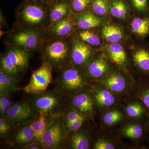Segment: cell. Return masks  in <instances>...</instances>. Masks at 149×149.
Returning <instances> with one entry per match:
<instances>
[{"instance_id": "6da1fadb", "label": "cell", "mask_w": 149, "mask_h": 149, "mask_svg": "<svg viewBox=\"0 0 149 149\" xmlns=\"http://www.w3.org/2000/svg\"><path fill=\"white\" fill-rule=\"evenodd\" d=\"M29 95L28 100L35 115L42 113L54 117L63 113L68 106V97L55 89Z\"/></svg>"}, {"instance_id": "7a4b0ae2", "label": "cell", "mask_w": 149, "mask_h": 149, "mask_svg": "<svg viewBox=\"0 0 149 149\" xmlns=\"http://www.w3.org/2000/svg\"><path fill=\"white\" fill-rule=\"evenodd\" d=\"M58 77L55 80L54 89L67 97L89 88L91 85L84 70L68 64L62 68Z\"/></svg>"}, {"instance_id": "3957f363", "label": "cell", "mask_w": 149, "mask_h": 149, "mask_svg": "<svg viewBox=\"0 0 149 149\" xmlns=\"http://www.w3.org/2000/svg\"><path fill=\"white\" fill-rule=\"evenodd\" d=\"M71 48L69 44L61 38L49 42L43 51L44 62L53 68L62 69L69 62Z\"/></svg>"}, {"instance_id": "277c9868", "label": "cell", "mask_w": 149, "mask_h": 149, "mask_svg": "<svg viewBox=\"0 0 149 149\" xmlns=\"http://www.w3.org/2000/svg\"><path fill=\"white\" fill-rule=\"evenodd\" d=\"M68 136L63 113L54 116L43 136L44 149L64 148Z\"/></svg>"}, {"instance_id": "5b68a950", "label": "cell", "mask_w": 149, "mask_h": 149, "mask_svg": "<svg viewBox=\"0 0 149 149\" xmlns=\"http://www.w3.org/2000/svg\"><path fill=\"white\" fill-rule=\"evenodd\" d=\"M49 6L35 0H24L20 6V20L29 28L36 29L45 21L47 7Z\"/></svg>"}, {"instance_id": "8992f818", "label": "cell", "mask_w": 149, "mask_h": 149, "mask_svg": "<svg viewBox=\"0 0 149 149\" xmlns=\"http://www.w3.org/2000/svg\"><path fill=\"white\" fill-rule=\"evenodd\" d=\"M52 69L49 64L43 62L41 66L33 71L29 83L21 90L28 95L45 92L52 80Z\"/></svg>"}, {"instance_id": "52a82bcc", "label": "cell", "mask_w": 149, "mask_h": 149, "mask_svg": "<svg viewBox=\"0 0 149 149\" xmlns=\"http://www.w3.org/2000/svg\"><path fill=\"white\" fill-rule=\"evenodd\" d=\"M68 106L77 111L87 120H94L96 108L90 87L68 97Z\"/></svg>"}, {"instance_id": "ba28073f", "label": "cell", "mask_w": 149, "mask_h": 149, "mask_svg": "<svg viewBox=\"0 0 149 149\" xmlns=\"http://www.w3.org/2000/svg\"><path fill=\"white\" fill-rule=\"evenodd\" d=\"M112 93L120 97L130 94L134 91L136 85L134 81L123 73L113 70L100 81Z\"/></svg>"}, {"instance_id": "9c48e42d", "label": "cell", "mask_w": 149, "mask_h": 149, "mask_svg": "<svg viewBox=\"0 0 149 149\" xmlns=\"http://www.w3.org/2000/svg\"><path fill=\"white\" fill-rule=\"evenodd\" d=\"M93 94L96 109L103 112L118 106L119 97L100 83H91L90 86Z\"/></svg>"}, {"instance_id": "30bf717a", "label": "cell", "mask_w": 149, "mask_h": 149, "mask_svg": "<svg viewBox=\"0 0 149 149\" xmlns=\"http://www.w3.org/2000/svg\"><path fill=\"white\" fill-rule=\"evenodd\" d=\"M112 63L107 56H94L84 70L91 84L99 83L110 74L113 70Z\"/></svg>"}, {"instance_id": "8fae6325", "label": "cell", "mask_w": 149, "mask_h": 149, "mask_svg": "<svg viewBox=\"0 0 149 149\" xmlns=\"http://www.w3.org/2000/svg\"><path fill=\"white\" fill-rule=\"evenodd\" d=\"M12 41L16 47L28 52L36 50L43 42L42 35L35 28H26L17 31L13 35Z\"/></svg>"}, {"instance_id": "7c38bea8", "label": "cell", "mask_w": 149, "mask_h": 149, "mask_svg": "<svg viewBox=\"0 0 149 149\" xmlns=\"http://www.w3.org/2000/svg\"><path fill=\"white\" fill-rule=\"evenodd\" d=\"M93 49L80 38L74 40L70 50L69 64L84 70L94 57Z\"/></svg>"}, {"instance_id": "4fadbf2b", "label": "cell", "mask_w": 149, "mask_h": 149, "mask_svg": "<svg viewBox=\"0 0 149 149\" xmlns=\"http://www.w3.org/2000/svg\"><path fill=\"white\" fill-rule=\"evenodd\" d=\"M35 116L28 100L13 103L5 117L15 127L31 120Z\"/></svg>"}, {"instance_id": "5bb4252c", "label": "cell", "mask_w": 149, "mask_h": 149, "mask_svg": "<svg viewBox=\"0 0 149 149\" xmlns=\"http://www.w3.org/2000/svg\"><path fill=\"white\" fill-rule=\"evenodd\" d=\"M119 132L123 138L142 143L149 131L146 120L131 119L123 123L119 128Z\"/></svg>"}, {"instance_id": "9a60e30c", "label": "cell", "mask_w": 149, "mask_h": 149, "mask_svg": "<svg viewBox=\"0 0 149 149\" xmlns=\"http://www.w3.org/2000/svg\"><path fill=\"white\" fill-rule=\"evenodd\" d=\"M35 141L34 133L29 121L15 127L8 141L14 148L22 149H27Z\"/></svg>"}, {"instance_id": "2e32d148", "label": "cell", "mask_w": 149, "mask_h": 149, "mask_svg": "<svg viewBox=\"0 0 149 149\" xmlns=\"http://www.w3.org/2000/svg\"><path fill=\"white\" fill-rule=\"evenodd\" d=\"M91 141L90 130L83 125L77 131L68 134L65 148L70 149H88L90 148Z\"/></svg>"}, {"instance_id": "e0dca14e", "label": "cell", "mask_w": 149, "mask_h": 149, "mask_svg": "<svg viewBox=\"0 0 149 149\" xmlns=\"http://www.w3.org/2000/svg\"><path fill=\"white\" fill-rule=\"evenodd\" d=\"M128 101L123 109L126 116L131 119L146 120L149 116V109L138 98Z\"/></svg>"}, {"instance_id": "ac0fdd59", "label": "cell", "mask_w": 149, "mask_h": 149, "mask_svg": "<svg viewBox=\"0 0 149 149\" xmlns=\"http://www.w3.org/2000/svg\"><path fill=\"white\" fill-rule=\"evenodd\" d=\"M52 117L39 113L29 120V125L34 133L35 141L41 145H42L43 136Z\"/></svg>"}, {"instance_id": "d6986e66", "label": "cell", "mask_w": 149, "mask_h": 149, "mask_svg": "<svg viewBox=\"0 0 149 149\" xmlns=\"http://www.w3.org/2000/svg\"><path fill=\"white\" fill-rule=\"evenodd\" d=\"M133 59L142 75L141 79L149 78V46H144L136 50L133 54Z\"/></svg>"}, {"instance_id": "ffe728a7", "label": "cell", "mask_w": 149, "mask_h": 149, "mask_svg": "<svg viewBox=\"0 0 149 149\" xmlns=\"http://www.w3.org/2000/svg\"><path fill=\"white\" fill-rule=\"evenodd\" d=\"M107 57L113 63L124 68L128 65L127 56L119 43H111L107 48Z\"/></svg>"}, {"instance_id": "44dd1931", "label": "cell", "mask_w": 149, "mask_h": 149, "mask_svg": "<svg viewBox=\"0 0 149 149\" xmlns=\"http://www.w3.org/2000/svg\"><path fill=\"white\" fill-rule=\"evenodd\" d=\"M29 52L19 47L9 48L7 53L20 72L27 70L29 65L30 56Z\"/></svg>"}, {"instance_id": "7402d4cb", "label": "cell", "mask_w": 149, "mask_h": 149, "mask_svg": "<svg viewBox=\"0 0 149 149\" xmlns=\"http://www.w3.org/2000/svg\"><path fill=\"white\" fill-rule=\"evenodd\" d=\"M70 1L54 2L49 6V17L52 24L69 16L71 10Z\"/></svg>"}, {"instance_id": "603a6c76", "label": "cell", "mask_w": 149, "mask_h": 149, "mask_svg": "<svg viewBox=\"0 0 149 149\" xmlns=\"http://www.w3.org/2000/svg\"><path fill=\"white\" fill-rule=\"evenodd\" d=\"M126 116L123 109L115 107L103 111L102 123L107 128L113 127L123 121Z\"/></svg>"}, {"instance_id": "cb8c5ba5", "label": "cell", "mask_w": 149, "mask_h": 149, "mask_svg": "<svg viewBox=\"0 0 149 149\" xmlns=\"http://www.w3.org/2000/svg\"><path fill=\"white\" fill-rule=\"evenodd\" d=\"M19 80L6 73L0 68V95L10 96L15 91H19Z\"/></svg>"}, {"instance_id": "d4e9b609", "label": "cell", "mask_w": 149, "mask_h": 149, "mask_svg": "<svg viewBox=\"0 0 149 149\" xmlns=\"http://www.w3.org/2000/svg\"><path fill=\"white\" fill-rule=\"evenodd\" d=\"M74 26V21L69 16L52 24L51 30L56 37L64 38L72 33Z\"/></svg>"}, {"instance_id": "484cf974", "label": "cell", "mask_w": 149, "mask_h": 149, "mask_svg": "<svg viewBox=\"0 0 149 149\" xmlns=\"http://www.w3.org/2000/svg\"><path fill=\"white\" fill-rule=\"evenodd\" d=\"M77 26L82 30L90 29L100 26L101 20L97 17L88 12L80 13L75 16Z\"/></svg>"}, {"instance_id": "4316f807", "label": "cell", "mask_w": 149, "mask_h": 149, "mask_svg": "<svg viewBox=\"0 0 149 149\" xmlns=\"http://www.w3.org/2000/svg\"><path fill=\"white\" fill-rule=\"evenodd\" d=\"M132 31L136 35L144 38L149 35V16L134 18L131 23Z\"/></svg>"}, {"instance_id": "83f0119b", "label": "cell", "mask_w": 149, "mask_h": 149, "mask_svg": "<svg viewBox=\"0 0 149 149\" xmlns=\"http://www.w3.org/2000/svg\"><path fill=\"white\" fill-rule=\"evenodd\" d=\"M101 33L104 39L111 43H118L123 37L122 29L117 25L105 26L102 29Z\"/></svg>"}, {"instance_id": "f1b7e54d", "label": "cell", "mask_w": 149, "mask_h": 149, "mask_svg": "<svg viewBox=\"0 0 149 149\" xmlns=\"http://www.w3.org/2000/svg\"><path fill=\"white\" fill-rule=\"evenodd\" d=\"M133 91L135 97L142 101L149 109V78L141 79L136 83Z\"/></svg>"}, {"instance_id": "f546056e", "label": "cell", "mask_w": 149, "mask_h": 149, "mask_svg": "<svg viewBox=\"0 0 149 149\" xmlns=\"http://www.w3.org/2000/svg\"><path fill=\"white\" fill-rule=\"evenodd\" d=\"M1 68L8 75L19 80L20 71L14 64L7 53L1 56Z\"/></svg>"}, {"instance_id": "4dcf8cb0", "label": "cell", "mask_w": 149, "mask_h": 149, "mask_svg": "<svg viewBox=\"0 0 149 149\" xmlns=\"http://www.w3.org/2000/svg\"><path fill=\"white\" fill-rule=\"evenodd\" d=\"M127 7L122 0H112L110 3V13L116 18L124 19L127 15Z\"/></svg>"}, {"instance_id": "1f68e13d", "label": "cell", "mask_w": 149, "mask_h": 149, "mask_svg": "<svg viewBox=\"0 0 149 149\" xmlns=\"http://www.w3.org/2000/svg\"><path fill=\"white\" fill-rule=\"evenodd\" d=\"M91 8L94 13L104 16L110 12V3L109 0H92Z\"/></svg>"}, {"instance_id": "d6a6232c", "label": "cell", "mask_w": 149, "mask_h": 149, "mask_svg": "<svg viewBox=\"0 0 149 149\" xmlns=\"http://www.w3.org/2000/svg\"><path fill=\"white\" fill-rule=\"evenodd\" d=\"M78 37L80 40L89 45L97 47L100 45V37L95 33L90 31V29H81L78 33Z\"/></svg>"}, {"instance_id": "836d02e7", "label": "cell", "mask_w": 149, "mask_h": 149, "mask_svg": "<svg viewBox=\"0 0 149 149\" xmlns=\"http://www.w3.org/2000/svg\"><path fill=\"white\" fill-rule=\"evenodd\" d=\"M15 128V127L5 117L0 116V137L1 139L8 141Z\"/></svg>"}, {"instance_id": "e575fe53", "label": "cell", "mask_w": 149, "mask_h": 149, "mask_svg": "<svg viewBox=\"0 0 149 149\" xmlns=\"http://www.w3.org/2000/svg\"><path fill=\"white\" fill-rule=\"evenodd\" d=\"M119 144L111 138L102 137L97 139L94 144V149H115L118 148Z\"/></svg>"}, {"instance_id": "d590c367", "label": "cell", "mask_w": 149, "mask_h": 149, "mask_svg": "<svg viewBox=\"0 0 149 149\" xmlns=\"http://www.w3.org/2000/svg\"><path fill=\"white\" fill-rule=\"evenodd\" d=\"M63 114L65 125L71 123L77 119L85 118L77 111L68 106L66 107Z\"/></svg>"}, {"instance_id": "8d00e7d4", "label": "cell", "mask_w": 149, "mask_h": 149, "mask_svg": "<svg viewBox=\"0 0 149 149\" xmlns=\"http://www.w3.org/2000/svg\"><path fill=\"white\" fill-rule=\"evenodd\" d=\"M92 0H71V10L77 13H82L86 12L91 7Z\"/></svg>"}, {"instance_id": "74e56055", "label": "cell", "mask_w": 149, "mask_h": 149, "mask_svg": "<svg viewBox=\"0 0 149 149\" xmlns=\"http://www.w3.org/2000/svg\"><path fill=\"white\" fill-rule=\"evenodd\" d=\"M132 2L137 11L149 16V0H132Z\"/></svg>"}, {"instance_id": "f35d334b", "label": "cell", "mask_w": 149, "mask_h": 149, "mask_svg": "<svg viewBox=\"0 0 149 149\" xmlns=\"http://www.w3.org/2000/svg\"><path fill=\"white\" fill-rule=\"evenodd\" d=\"M9 96L0 95V115L5 117L8 109L13 104Z\"/></svg>"}, {"instance_id": "ab89813d", "label": "cell", "mask_w": 149, "mask_h": 149, "mask_svg": "<svg viewBox=\"0 0 149 149\" xmlns=\"http://www.w3.org/2000/svg\"><path fill=\"white\" fill-rule=\"evenodd\" d=\"M87 120L86 118H80L69 124L65 125V130L68 134L73 133L80 129L84 125V123Z\"/></svg>"}, {"instance_id": "60d3db41", "label": "cell", "mask_w": 149, "mask_h": 149, "mask_svg": "<svg viewBox=\"0 0 149 149\" xmlns=\"http://www.w3.org/2000/svg\"><path fill=\"white\" fill-rule=\"evenodd\" d=\"M26 149H44L42 145L35 141L33 143L30 145Z\"/></svg>"}, {"instance_id": "b9f144b4", "label": "cell", "mask_w": 149, "mask_h": 149, "mask_svg": "<svg viewBox=\"0 0 149 149\" xmlns=\"http://www.w3.org/2000/svg\"><path fill=\"white\" fill-rule=\"evenodd\" d=\"M35 1H38L41 2L45 3L47 4L50 5L52 3V0H35Z\"/></svg>"}, {"instance_id": "7bdbcfd3", "label": "cell", "mask_w": 149, "mask_h": 149, "mask_svg": "<svg viewBox=\"0 0 149 149\" xmlns=\"http://www.w3.org/2000/svg\"><path fill=\"white\" fill-rule=\"evenodd\" d=\"M146 123L147 127H148V129L149 131V116L146 119Z\"/></svg>"}, {"instance_id": "ee69618b", "label": "cell", "mask_w": 149, "mask_h": 149, "mask_svg": "<svg viewBox=\"0 0 149 149\" xmlns=\"http://www.w3.org/2000/svg\"><path fill=\"white\" fill-rule=\"evenodd\" d=\"M67 1V0H52V3L54 2L60 1Z\"/></svg>"}, {"instance_id": "f6af8a7d", "label": "cell", "mask_w": 149, "mask_h": 149, "mask_svg": "<svg viewBox=\"0 0 149 149\" xmlns=\"http://www.w3.org/2000/svg\"><path fill=\"white\" fill-rule=\"evenodd\" d=\"M148 148H149V141H148Z\"/></svg>"}, {"instance_id": "bcb514c9", "label": "cell", "mask_w": 149, "mask_h": 149, "mask_svg": "<svg viewBox=\"0 0 149 149\" xmlns=\"http://www.w3.org/2000/svg\"></svg>"}]
</instances>
